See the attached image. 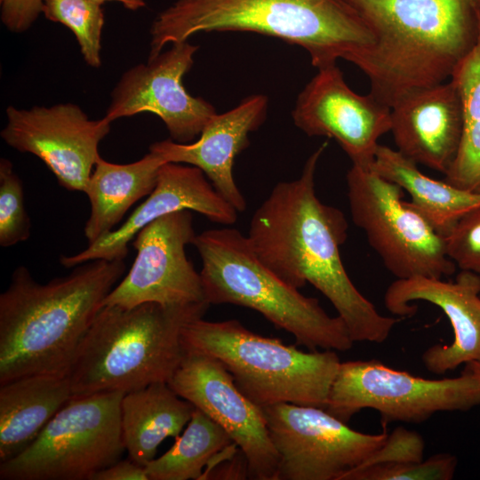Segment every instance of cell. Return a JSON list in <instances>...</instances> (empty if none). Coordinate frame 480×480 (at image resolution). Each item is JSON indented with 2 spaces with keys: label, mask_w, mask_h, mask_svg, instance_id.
Returning <instances> with one entry per match:
<instances>
[{
  "label": "cell",
  "mask_w": 480,
  "mask_h": 480,
  "mask_svg": "<svg viewBox=\"0 0 480 480\" xmlns=\"http://www.w3.org/2000/svg\"><path fill=\"white\" fill-rule=\"evenodd\" d=\"M327 147L306 161L300 177L277 183L252 217L248 239L259 260L287 284L307 283L321 292L347 325L354 342L383 343L399 318L382 316L349 278L340 247L348 221L316 194L315 175Z\"/></svg>",
  "instance_id": "obj_1"
},
{
  "label": "cell",
  "mask_w": 480,
  "mask_h": 480,
  "mask_svg": "<svg viewBox=\"0 0 480 480\" xmlns=\"http://www.w3.org/2000/svg\"><path fill=\"white\" fill-rule=\"evenodd\" d=\"M374 42L349 62L391 108L406 93L452 78L480 40V0H346Z\"/></svg>",
  "instance_id": "obj_2"
},
{
  "label": "cell",
  "mask_w": 480,
  "mask_h": 480,
  "mask_svg": "<svg viewBox=\"0 0 480 480\" xmlns=\"http://www.w3.org/2000/svg\"><path fill=\"white\" fill-rule=\"evenodd\" d=\"M125 268L124 260H93L46 284L26 267L16 268L0 295V384L34 374L67 375Z\"/></svg>",
  "instance_id": "obj_3"
},
{
  "label": "cell",
  "mask_w": 480,
  "mask_h": 480,
  "mask_svg": "<svg viewBox=\"0 0 480 480\" xmlns=\"http://www.w3.org/2000/svg\"><path fill=\"white\" fill-rule=\"evenodd\" d=\"M253 32L302 47L317 69L349 62L374 36L346 0H176L154 20L148 58L200 32Z\"/></svg>",
  "instance_id": "obj_4"
},
{
  "label": "cell",
  "mask_w": 480,
  "mask_h": 480,
  "mask_svg": "<svg viewBox=\"0 0 480 480\" xmlns=\"http://www.w3.org/2000/svg\"><path fill=\"white\" fill-rule=\"evenodd\" d=\"M210 304L133 308L103 306L87 331L67 373L72 396L128 393L169 382L186 351L184 326L203 318Z\"/></svg>",
  "instance_id": "obj_5"
},
{
  "label": "cell",
  "mask_w": 480,
  "mask_h": 480,
  "mask_svg": "<svg viewBox=\"0 0 480 480\" xmlns=\"http://www.w3.org/2000/svg\"><path fill=\"white\" fill-rule=\"evenodd\" d=\"M192 244L201 258L199 273L210 305L233 304L258 311L309 350L347 351L353 347L342 318L329 316L316 298L301 294L279 278L237 229L205 230L196 235Z\"/></svg>",
  "instance_id": "obj_6"
},
{
  "label": "cell",
  "mask_w": 480,
  "mask_h": 480,
  "mask_svg": "<svg viewBox=\"0 0 480 480\" xmlns=\"http://www.w3.org/2000/svg\"><path fill=\"white\" fill-rule=\"evenodd\" d=\"M181 339L186 352L218 359L261 408L289 403L324 409L341 363L334 350L304 352L251 332L235 319L194 320L184 326Z\"/></svg>",
  "instance_id": "obj_7"
},
{
  "label": "cell",
  "mask_w": 480,
  "mask_h": 480,
  "mask_svg": "<svg viewBox=\"0 0 480 480\" xmlns=\"http://www.w3.org/2000/svg\"><path fill=\"white\" fill-rule=\"evenodd\" d=\"M124 395L114 391L72 397L25 449L0 462V479L92 480L125 451Z\"/></svg>",
  "instance_id": "obj_8"
},
{
  "label": "cell",
  "mask_w": 480,
  "mask_h": 480,
  "mask_svg": "<svg viewBox=\"0 0 480 480\" xmlns=\"http://www.w3.org/2000/svg\"><path fill=\"white\" fill-rule=\"evenodd\" d=\"M478 405L480 378L466 369L458 377L431 380L372 359L340 363L324 410L348 423L370 408L386 425L421 423L436 412H467Z\"/></svg>",
  "instance_id": "obj_9"
},
{
  "label": "cell",
  "mask_w": 480,
  "mask_h": 480,
  "mask_svg": "<svg viewBox=\"0 0 480 480\" xmlns=\"http://www.w3.org/2000/svg\"><path fill=\"white\" fill-rule=\"evenodd\" d=\"M346 179L352 220L393 276L442 278L455 272L444 237L408 201L402 200L400 186L371 167L355 164Z\"/></svg>",
  "instance_id": "obj_10"
},
{
  "label": "cell",
  "mask_w": 480,
  "mask_h": 480,
  "mask_svg": "<svg viewBox=\"0 0 480 480\" xmlns=\"http://www.w3.org/2000/svg\"><path fill=\"white\" fill-rule=\"evenodd\" d=\"M262 410L279 456L276 480H342L388 436L354 430L320 407L282 403Z\"/></svg>",
  "instance_id": "obj_11"
},
{
  "label": "cell",
  "mask_w": 480,
  "mask_h": 480,
  "mask_svg": "<svg viewBox=\"0 0 480 480\" xmlns=\"http://www.w3.org/2000/svg\"><path fill=\"white\" fill-rule=\"evenodd\" d=\"M195 236L190 210L164 215L144 227L133 239L137 253L132 268L102 307L207 302L200 273L186 255V245Z\"/></svg>",
  "instance_id": "obj_12"
},
{
  "label": "cell",
  "mask_w": 480,
  "mask_h": 480,
  "mask_svg": "<svg viewBox=\"0 0 480 480\" xmlns=\"http://www.w3.org/2000/svg\"><path fill=\"white\" fill-rule=\"evenodd\" d=\"M168 384L229 435L246 459L249 478L276 480L279 456L264 412L238 388L218 359L186 352Z\"/></svg>",
  "instance_id": "obj_13"
},
{
  "label": "cell",
  "mask_w": 480,
  "mask_h": 480,
  "mask_svg": "<svg viewBox=\"0 0 480 480\" xmlns=\"http://www.w3.org/2000/svg\"><path fill=\"white\" fill-rule=\"evenodd\" d=\"M6 116L1 137L7 145L37 156L66 189L84 192L112 122L105 116L92 120L73 103L29 109L9 106Z\"/></svg>",
  "instance_id": "obj_14"
},
{
  "label": "cell",
  "mask_w": 480,
  "mask_h": 480,
  "mask_svg": "<svg viewBox=\"0 0 480 480\" xmlns=\"http://www.w3.org/2000/svg\"><path fill=\"white\" fill-rule=\"evenodd\" d=\"M197 49L188 41L174 43L146 64L129 68L111 92L105 117L113 122L152 113L162 119L173 141L192 142L217 114L210 102L192 96L183 85Z\"/></svg>",
  "instance_id": "obj_15"
},
{
  "label": "cell",
  "mask_w": 480,
  "mask_h": 480,
  "mask_svg": "<svg viewBox=\"0 0 480 480\" xmlns=\"http://www.w3.org/2000/svg\"><path fill=\"white\" fill-rule=\"evenodd\" d=\"M317 70L297 98L294 124L308 136L334 140L352 164L370 168L379 139L390 132V108L352 91L337 64Z\"/></svg>",
  "instance_id": "obj_16"
},
{
  "label": "cell",
  "mask_w": 480,
  "mask_h": 480,
  "mask_svg": "<svg viewBox=\"0 0 480 480\" xmlns=\"http://www.w3.org/2000/svg\"><path fill=\"white\" fill-rule=\"evenodd\" d=\"M387 309L399 317L416 314L414 301L438 307L453 332L450 344H435L421 356L427 370L443 375L473 361H480V275L460 270L454 281L413 276L396 279L384 293Z\"/></svg>",
  "instance_id": "obj_17"
},
{
  "label": "cell",
  "mask_w": 480,
  "mask_h": 480,
  "mask_svg": "<svg viewBox=\"0 0 480 480\" xmlns=\"http://www.w3.org/2000/svg\"><path fill=\"white\" fill-rule=\"evenodd\" d=\"M182 210L199 212L212 222L227 226L237 219L236 208L214 188L202 170L168 162L161 166L153 191L122 226L76 254L62 255L60 262L68 268L98 259L124 260L129 243L144 227Z\"/></svg>",
  "instance_id": "obj_18"
},
{
  "label": "cell",
  "mask_w": 480,
  "mask_h": 480,
  "mask_svg": "<svg viewBox=\"0 0 480 480\" xmlns=\"http://www.w3.org/2000/svg\"><path fill=\"white\" fill-rule=\"evenodd\" d=\"M390 109L396 150L444 174L458 154L464 127L462 96L454 80L413 90Z\"/></svg>",
  "instance_id": "obj_19"
},
{
  "label": "cell",
  "mask_w": 480,
  "mask_h": 480,
  "mask_svg": "<svg viewBox=\"0 0 480 480\" xmlns=\"http://www.w3.org/2000/svg\"><path fill=\"white\" fill-rule=\"evenodd\" d=\"M268 98L251 95L236 108L216 114L193 142L179 143L164 140L153 143L149 150L167 163H184L203 171L214 188L237 212H244L246 201L233 175L235 158L249 145V133L265 121Z\"/></svg>",
  "instance_id": "obj_20"
},
{
  "label": "cell",
  "mask_w": 480,
  "mask_h": 480,
  "mask_svg": "<svg viewBox=\"0 0 480 480\" xmlns=\"http://www.w3.org/2000/svg\"><path fill=\"white\" fill-rule=\"evenodd\" d=\"M72 397L67 375L34 374L0 384V462L25 449Z\"/></svg>",
  "instance_id": "obj_21"
},
{
  "label": "cell",
  "mask_w": 480,
  "mask_h": 480,
  "mask_svg": "<svg viewBox=\"0 0 480 480\" xmlns=\"http://www.w3.org/2000/svg\"><path fill=\"white\" fill-rule=\"evenodd\" d=\"M165 163L152 150L141 159L125 164L98 158L84 189L91 204L84 230L88 244L113 231L130 207L153 191L159 170Z\"/></svg>",
  "instance_id": "obj_22"
},
{
  "label": "cell",
  "mask_w": 480,
  "mask_h": 480,
  "mask_svg": "<svg viewBox=\"0 0 480 480\" xmlns=\"http://www.w3.org/2000/svg\"><path fill=\"white\" fill-rule=\"evenodd\" d=\"M195 410L167 382L125 393L121 401V428L128 458L145 467L165 438L180 436Z\"/></svg>",
  "instance_id": "obj_23"
},
{
  "label": "cell",
  "mask_w": 480,
  "mask_h": 480,
  "mask_svg": "<svg viewBox=\"0 0 480 480\" xmlns=\"http://www.w3.org/2000/svg\"><path fill=\"white\" fill-rule=\"evenodd\" d=\"M371 168L408 192L409 204L443 237L463 215L480 206V194L427 176L415 162L388 146L378 145Z\"/></svg>",
  "instance_id": "obj_24"
},
{
  "label": "cell",
  "mask_w": 480,
  "mask_h": 480,
  "mask_svg": "<svg viewBox=\"0 0 480 480\" xmlns=\"http://www.w3.org/2000/svg\"><path fill=\"white\" fill-rule=\"evenodd\" d=\"M233 444L219 424L196 408L171 449L145 466L148 480H199L203 468Z\"/></svg>",
  "instance_id": "obj_25"
},
{
  "label": "cell",
  "mask_w": 480,
  "mask_h": 480,
  "mask_svg": "<svg viewBox=\"0 0 480 480\" xmlns=\"http://www.w3.org/2000/svg\"><path fill=\"white\" fill-rule=\"evenodd\" d=\"M452 79L463 100L464 127L458 154L444 173L446 182L480 194V40Z\"/></svg>",
  "instance_id": "obj_26"
},
{
  "label": "cell",
  "mask_w": 480,
  "mask_h": 480,
  "mask_svg": "<svg viewBox=\"0 0 480 480\" xmlns=\"http://www.w3.org/2000/svg\"><path fill=\"white\" fill-rule=\"evenodd\" d=\"M42 13L45 19L69 28L84 61L92 68L100 67V41L105 23L101 4L92 0H44Z\"/></svg>",
  "instance_id": "obj_27"
},
{
  "label": "cell",
  "mask_w": 480,
  "mask_h": 480,
  "mask_svg": "<svg viewBox=\"0 0 480 480\" xmlns=\"http://www.w3.org/2000/svg\"><path fill=\"white\" fill-rule=\"evenodd\" d=\"M457 465L455 455L440 452L426 460L380 463L356 468L342 480H451Z\"/></svg>",
  "instance_id": "obj_28"
},
{
  "label": "cell",
  "mask_w": 480,
  "mask_h": 480,
  "mask_svg": "<svg viewBox=\"0 0 480 480\" xmlns=\"http://www.w3.org/2000/svg\"><path fill=\"white\" fill-rule=\"evenodd\" d=\"M30 219L24 204L23 186L11 161L0 160V244L10 247L28 240Z\"/></svg>",
  "instance_id": "obj_29"
},
{
  "label": "cell",
  "mask_w": 480,
  "mask_h": 480,
  "mask_svg": "<svg viewBox=\"0 0 480 480\" xmlns=\"http://www.w3.org/2000/svg\"><path fill=\"white\" fill-rule=\"evenodd\" d=\"M444 244L446 254L456 267L480 275V206L457 221Z\"/></svg>",
  "instance_id": "obj_30"
},
{
  "label": "cell",
  "mask_w": 480,
  "mask_h": 480,
  "mask_svg": "<svg viewBox=\"0 0 480 480\" xmlns=\"http://www.w3.org/2000/svg\"><path fill=\"white\" fill-rule=\"evenodd\" d=\"M425 442L419 433L400 426L388 434L383 444L356 468L380 463L422 460Z\"/></svg>",
  "instance_id": "obj_31"
},
{
  "label": "cell",
  "mask_w": 480,
  "mask_h": 480,
  "mask_svg": "<svg viewBox=\"0 0 480 480\" xmlns=\"http://www.w3.org/2000/svg\"><path fill=\"white\" fill-rule=\"evenodd\" d=\"M44 0H0L1 20L13 33L28 30L43 12Z\"/></svg>",
  "instance_id": "obj_32"
},
{
  "label": "cell",
  "mask_w": 480,
  "mask_h": 480,
  "mask_svg": "<svg viewBox=\"0 0 480 480\" xmlns=\"http://www.w3.org/2000/svg\"><path fill=\"white\" fill-rule=\"evenodd\" d=\"M92 480H148L145 467L128 458L100 470Z\"/></svg>",
  "instance_id": "obj_33"
},
{
  "label": "cell",
  "mask_w": 480,
  "mask_h": 480,
  "mask_svg": "<svg viewBox=\"0 0 480 480\" xmlns=\"http://www.w3.org/2000/svg\"><path fill=\"white\" fill-rule=\"evenodd\" d=\"M100 4H103L106 2H117L120 3L124 8L130 11H137L146 5L145 0H92Z\"/></svg>",
  "instance_id": "obj_34"
},
{
  "label": "cell",
  "mask_w": 480,
  "mask_h": 480,
  "mask_svg": "<svg viewBox=\"0 0 480 480\" xmlns=\"http://www.w3.org/2000/svg\"><path fill=\"white\" fill-rule=\"evenodd\" d=\"M464 369L473 372L480 378V361H473L465 364Z\"/></svg>",
  "instance_id": "obj_35"
}]
</instances>
